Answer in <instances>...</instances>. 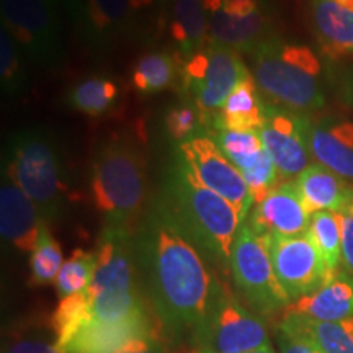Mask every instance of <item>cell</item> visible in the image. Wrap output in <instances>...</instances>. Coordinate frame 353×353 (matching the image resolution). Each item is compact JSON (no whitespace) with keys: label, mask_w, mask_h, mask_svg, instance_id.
Returning <instances> with one entry per match:
<instances>
[{"label":"cell","mask_w":353,"mask_h":353,"mask_svg":"<svg viewBox=\"0 0 353 353\" xmlns=\"http://www.w3.org/2000/svg\"><path fill=\"white\" fill-rule=\"evenodd\" d=\"M312 25L321 50L332 59L353 54V7L335 0H311Z\"/></svg>","instance_id":"20"},{"label":"cell","mask_w":353,"mask_h":353,"mask_svg":"<svg viewBox=\"0 0 353 353\" xmlns=\"http://www.w3.org/2000/svg\"><path fill=\"white\" fill-rule=\"evenodd\" d=\"M188 353H214V352L206 345H195L193 348H190Z\"/></svg>","instance_id":"39"},{"label":"cell","mask_w":353,"mask_h":353,"mask_svg":"<svg viewBox=\"0 0 353 353\" xmlns=\"http://www.w3.org/2000/svg\"><path fill=\"white\" fill-rule=\"evenodd\" d=\"M265 105L267 101L259 92L254 76L247 77L228 97L216 118V123L208 131H259L265 123Z\"/></svg>","instance_id":"22"},{"label":"cell","mask_w":353,"mask_h":353,"mask_svg":"<svg viewBox=\"0 0 353 353\" xmlns=\"http://www.w3.org/2000/svg\"><path fill=\"white\" fill-rule=\"evenodd\" d=\"M97 268V254L76 250L65 260L54 285L61 299L82 293L92 285Z\"/></svg>","instance_id":"29"},{"label":"cell","mask_w":353,"mask_h":353,"mask_svg":"<svg viewBox=\"0 0 353 353\" xmlns=\"http://www.w3.org/2000/svg\"><path fill=\"white\" fill-rule=\"evenodd\" d=\"M309 117L291 110L265 105V123L259 130L263 149L285 179L298 176L309 167Z\"/></svg>","instance_id":"12"},{"label":"cell","mask_w":353,"mask_h":353,"mask_svg":"<svg viewBox=\"0 0 353 353\" xmlns=\"http://www.w3.org/2000/svg\"><path fill=\"white\" fill-rule=\"evenodd\" d=\"M294 183L311 214L317 211L345 214L353 208V185L325 165H309Z\"/></svg>","instance_id":"19"},{"label":"cell","mask_w":353,"mask_h":353,"mask_svg":"<svg viewBox=\"0 0 353 353\" xmlns=\"http://www.w3.org/2000/svg\"><path fill=\"white\" fill-rule=\"evenodd\" d=\"M283 316H301L322 322H339L353 317V276L345 270L330 273L314 293L290 303Z\"/></svg>","instance_id":"16"},{"label":"cell","mask_w":353,"mask_h":353,"mask_svg":"<svg viewBox=\"0 0 353 353\" xmlns=\"http://www.w3.org/2000/svg\"><path fill=\"white\" fill-rule=\"evenodd\" d=\"M169 0H130L132 15L144 12H162L165 10Z\"/></svg>","instance_id":"37"},{"label":"cell","mask_w":353,"mask_h":353,"mask_svg":"<svg viewBox=\"0 0 353 353\" xmlns=\"http://www.w3.org/2000/svg\"><path fill=\"white\" fill-rule=\"evenodd\" d=\"M3 174L34 201L48 224L63 216L68 188L54 141L43 130H23L7 145Z\"/></svg>","instance_id":"5"},{"label":"cell","mask_w":353,"mask_h":353,"mask_svg":"<svg viewBox=\"0 0 353 353\" xmlns=\"http://www.w3.org/2000/svg\"><path fill=\"white\" fill-rule=\"evenodd\" d=\"M117 100L118 85L105 77H87L68 92L69 107L92 118L107 114Z\"/></svg>","instance_id":"25"},{"label":"cell","mask_w":353,"mask_h":353,"mask_svg":"<svg viewBox=\"0 0 353 353\" xmlns=\"http://www.w3.org/2000/svg\"><path fill=\"white\" fill-rule=\"evenodd\" d=\"M7 353H61L54 343L43 341H19L8 348Z\"/></svg>","instance_id":"36"},{"label":"cell","mask_w":353,"mask_h":353,"mask_svg":"<svg viewBox=\"0 0 353 353\" xmlns=\"http://www.w3.org/2000/svg\"><path fill=\"white\" fill-rule=\"evenodd\" d=\"M275 37L267 8L249 15H232L223 8L208 12V38L239 52H252L255 48Z\"/></svg>","instance_id":"18"},{"label":"cell","mask_w":353,"mask_h":353,"mask_svg":"<svg viewBox=\"0 0 353 353\" xmlns=\"http://www.w3.org/2000/svg\"><path fill=\"white\" fill-rule=\"evenodd\" d=\"M241 174L244 176L247 187H249L254 206L259 205V203L268 195V192L280 183L278 182L280 174H278L275 162L272 161V157L268 156L267 152L262 154V157H260L257 164L250 167V169L242 170Z\"/></svg>","instance_id":"32"},{"label":"cell","mask_w":353,"mask_h":353,"mask_svg":"<svg viewBox=\"0 0 353 353\" xmlns=\"http://www.w3.org/2000/svg\"><path fill=\"white\" fill-rule=\"evenodd\" d=\"M52 2H56L57 6H61V7H65V8H68V7H69V3H70V0H52Z\"/></svg>","instance_id":"41"},{"label":"cell","mask_w":353,"mask_h":353,"mask_svg":"<svg viewBox=\"0 0 353 353\" xmlns=\"http://www.w3.org/2000/svg\"><path fill=\"white\" fill-rule=\"evenodd\" d=\"M2 25L30 61L44 69L63 63L61 6L52 0H0Z\"/></svg>","instance_id":"9"},{"label":"cell","mask_w":353,"mask_h":353,"mask_svg":"<svg viewBox=\"0 0 353 353\" xmlns=\"http://www.w3.org/2000/svg\"><path fill=\"white\" fill-rule=\"evenodd\" d=\"M64 265L63 252L50 228H43L41 236L34 250L30 257V268H32V283L33 285H50L54 283L61 268Z\"/></svg>","instance_id":"30"},{"label":"cell","mask_w":353,"mask_h":353,"mask_svg":"<svg viewBox=\"0 0 353 353\" xmlns=\"http://www.w3.org/2000/svg\"><path fill=\"white\" fill-rule=\"evenodd\" d=\"M196 345H206L214 353H247L270 345V335L263 317L241 303L228 285L216 278Z\"/></svg>","instance_id":"8"},{"label":"cell","mask_w":353,"mask_h":353,"mask_svg":"<svg viewBox=\"0 0 353 353\" xmlns=\"http://www.w3.org/2000/svg\"><path fill=\"white\" fill-rule=\"evenodd\" d=\"M280 324L304 335L322 353H353V317L339 322H322L301 316H283Z\"/></svg>","instance_id":"23"},{"label":"cell","mask_w":353,"mask_h":353,"mask_svg":"<svg viewBox=\"0 0 353 353\" xmlns=\"http://www.w3.org/2000/svg\"><path fill=\"white\" fill-rule=\"evenodd\" d=\"M307 236L314 242L329 272L341 270L342 265V214L317 211L311 214Z\"/></svg>","instance_id":"26"},{"label":"cell","mask_w":353,"mask_h":353,"mask_svg":"<svg viewBox=\"0 0 353 353\" xmlns=\"http://www.w3.org/2000/svg\"><path fill=\"white\" fill-rule=\"evenodd\" d=\"M345 90H347V99L352 101L353 103V72L350 74V77H348V82L345 85Z\"/></svg>","instance_id":"38"},{"label":"cell","mask_w":353,"mask_h":353,"mask_svg":"<svg viewBox=\"0 0 353 353\" xmlns=\"http://www.w3.org/2000/svg\"><path fill=\"white\" fill-rule=\"evenodd\" d=\"M141 286L161 329L190 335L195 345L205 325L216 276L208 262L156 200L134 234Z\"/></svg>","instance_id":"1"},{"label":"cell","mask_w":353,"mask_h":353,"mask_svg":"<svg viewBox=\"0 0 353 353\" xmlns=\"http://www.w3.org/2000/svg\"><path fill=\"white\" fill-rule=\"evenodd\" d=\"M250 76L252 72L242 61L239 51L210 38L205 50L182 65V94L200 112L203 130L208 131L214 125L228 97Z\"/></svg>","instance_id":"6"},{"label":"cell","mask_w":353,"mask_h":353,"mask_svg":"<svg viewBox=\"0 0 353 353\" xmlns=\"http://www.w3.org/2000/svg\"><path fill=\"white\" fill-rule=\"evenodd\" d=\"M247 353H276L275 350H273L272 348V345H268V347H262V348H257V350H250V352H247Z\"/></svg>","instance_id":"40"},{"label":"cell","mask_w":353,"mask_h":353,"mask_svg":"<svg viewBox=\"0 0 353 353\" xmlns=\"http://www.w3.org/2000/svg\"><path fill=\"white\" fill-rule=\"evenodd\" d=\"M270 257L278 281L291 303L314 293L330 275L307 234L298 237L270 236Z\"/></svg>","instance_id":"11"},{"label":"cell","mask_w":353,"mask_h":353,"mask_svg":"<svg viewBox=\"0 0 353 353\" xmlns=\"http://www.w3.org/2000/svg\"><path fill=\"white\" fill-rule=\"evenodd\" d=\"M68 10L79 38L95 52L110 51L130 32V0H70Z\"/></svg>","instance_id":"13"},{"label":"cell","mask_w":353,"mask_h":353,"mask_svg":"<svg viewBox=\"0 0 353 353\" xmlns=\"http://www.w3.org/2000/svg\"><path fill=\"white\" fill-rule=\"evenodd\" d=\"M164 125L167 134L179 145L187 143V141L205 131L203 130L200 112L188 100H183V103L175 105V107L167 110Z\"/></svg>","instance_id":"31"},{"label":"cell","mask_w":353,"mask_h":353,"mask_svg":"<svg viewBox=\"0 0 353 353\" xmlns=\"http://www.w3.org/2000/svg\"><path fill=\"white\" fill-rule=\"evenodd\" d=\"M170 37L182 64L205 50L208 43V10L205 0H174Z\"/></svg>","instance_id":"21"},{"label":"cell","mask_w":353,"mask_h":353,"mask_svg":"<svg viewBox=\"0 0 353 353\" xmlns=\"http://www.w3.org/2000/svg\"><path fill=\"white\" fill-rule=\"evenodd\" d=\"M249 56L254 81L265 101L301 114L324 108L322 65L309 48L273 37Z\"/></svg>","instance_id":"4"},{"label":"cell","mask_w":353,"mask_h":353,"mask_svg":"<svg viewBox=\"0 0 353 353\" xmlns=\"http://www.w3.org/2000/svg\"><path fill=\"white\" fill-rule=\"evenodd\" d=\"M276 343L281 353H322L309 339L285 327L283 324L276 329Z\"/></svg>","instance_id":"33"},{"label":"cell","mask_w":353,"mask_h":353,"mask_svg":"<svg viewBox=\"0 0 353 353\" xmlns=\"http://www.w3.org/2000/svg\"><path fill=\"white\" fill-rule=\"evenodd\" d=\"M0 81L7 97H20L26 88L23 52L3 25L0 28Z\"/></svg>","instance_id":"28"},{"label":"cell","mask_w":353,"mask_h":353,"mask_svg":"<svg viewBox=\"0 0 353 353\" xmlns=\"http://www.w3.org/2000/svg\"><path fill=\"white\" fill-rule=\"evenodd\" d=\"M113 353H169L162 334H145L131 339Z\"/></svg>","instance_id":"34"},{"label":"cell","mask_w":353,"mask_h":353,"mask_svg":"<svg viewBox=\"0 0 353 353\" xmlns=\"http://www.w3.org/2000/svg\"><path fill=\"white\" fill-rule=\"evenodd\" d=\"M179 152L198 179L214 193L232 203L245 221L254 206L249 187L237 167L221 152L219 145L208 132L203 131L187 143L180 144Z\"/></svg>","instance_id":"10"},{"label":"cell","mask_w":353,"mask_h":353,"mask_svg":"<svg viewBox=\"0 0 353 353\" xmlns=\"http://www.w3.org/2000/svg\"><path fill=\"white\" fill-rule=\"evenodd\" d=\"M154 200L198 247L206 262L219 273L229 272L234 239L245 221L232 203L198 179L180 152L165 165Z\"/></svg>","instance_id":"2"},{"label":"cell","mask_w":353,"mask_h":353,"mask_svg":"<svg viewBox=\"0 0 353 353\" xmlns=\"http://www.w3.org/2000/svg\"><path fill=\"white\" fill-rule=\"evenodd\" d=\"M90 188L103 229L134 236L151 205L145 161L138 144L125 138L101 143L92 161Z\"/></svg>","instance_id":"3"},{"label":"cell","mask_w":353,"mask_h":353,"mask_svg":"<svg viewBox=\"0 0 353 353\" xmlns=\"http://www.w3.org/2000/svg\"><path fill=\"white\" fill-rule=\"evenodd\" d=\"M342 265L343 270L353 276V214H342Z\"/></svg>","instance_id":"35"},{"label":"cell","mask_w":353,"mask_h":353,"mask_svg":"<svg viewBox=\"0 0 353 353\" xmlns=\"http://www.w3.org/2000/svg\"><path fill=\"white\" fill-rule=\"evenodd\" d=\"M352 214H353V208H352Z\"/></svg>","instance_id":"42"},{"label":"cell","mask_w":353,"mask_h":353,"mask_svg":"<svg viewBox=\"0 0 353 353\" xmlns=\"http://www.w3.org/2000/svg\"><path fill=\"white\" fill-rule=\"evenodd\" d=\"M182 61L174 52H148L132 70V87L143 95L161 94L174 85L182 72Z\"/></svg>","instance_id":"24"},{"label":"cell","mask_w":353,"mask_h":353,"mask_svg":"<svg viewBox=\"0 0 353 353\" xmlns=\"http://www.w3.org/2000/svg\"><path fill=\"white\" fill-rule=\"evenodd\" d=\"M208 134L239 172L254 167L265 152L259 131L213 130Z\"/></svg>","instance_id":"27"},{"label":"cell","mask_w":353,"mask_h":353,"mask_svg":"<svg viewBox=\"0 0 353 353\" xmlns=\"http://www.w3.org/2000/svg\"><path fill=\"white\" fill-rule=\"evenodd\" d=\"M229 273L247 306L262 317L283 312L291 303L273 270L270 236H262L244 223L232 244Z\"/></svg>","instance_id":"7"},{"label":"cell","mask_w":353,"mask_h":353,"mask_svg":"<svg viewBox=\"0 0 353 353\" xmlns=\"http://www.w3.org/2000/svg\"><path fill=\"white\" fill-rule=\"evenodd\" d=\"M46 224L32 198L3 174L0 187V231L3 241L21 252H33Z\"/></svg>","instance_id":"15"},{"label":"cell","mask_w":353,"mask_h":353,"mask_svg":"<svg viewBox=\"0 0 353 353\" xmlns=\"http://www.w3.org/2000/svg\"><path fill=\"white\" fill-rule=\"evenodd\" d=\"M309 213L294 182H280L255 205L245 223L262 236L298 237L307 234Z\"/></svg>","instance_id":"14"},{"label":"cell","mask_w":353,"mask_h":353,"mask_svg":"<svg viewBox=\"0 0 353 353\" xmlns=\"http://www.w3.org/2000/svg\"><path fill=\"white\" fill-rule=\"evenodd\" d=\"M307 143L317 164L353 182V123L330 118L312 121L309 118Z\"/></svg>","instance_id":"17"}]
</instances>
